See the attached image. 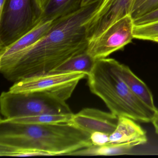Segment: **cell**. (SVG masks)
I'll use <instances>...</instances> for the list:
<instances>
[{
	"instance_id": "cell-1",
	"label": "cell",
	"mask_w": 158,
	"mask_h": 158,
	"mask_svg": "<svg viewBox=\"0 0 158 158\" xmlns=\"http://www.w3.org/2000/svg\"><path fill=\"white\" fill-rule=\"evenodd\" d=\"M102 0L54 20L48 32L31 47L0 58V72L9 81L50 73L70 58L85 52L87 27Z\"/></svg>"
},
{
	"instance_id": "cell-2",
	"label": "cell",
	"mask_w": 158,
	"mask_h": 158,
	"mask_svg": "<svg viewBox=\"0 0 158 158\" xmlns=\"http://www.w3.org/2000/svg\"><path fill=\"white\" fill-rule=\"evenodd\" d=\"M90 134L71 123L31 124L0 120V147L68 155L92 146Z\"/></svg>"
},
{
	"instance_id": "cell-3",
	"label": "cell",
	"mask_w": 158,
	"mask_h": 158,
	"mask_svg": "<svg viewBox=\"0 0 158 158\" xmlns=\"http://www.w3.org/2000/svg\"><path fill=\"white\" fill-rule=\"evenodd\" d=\"M118 62L110 58L96 60L87 76L89 89L118 117L125 116L141 123L152 122L157 110L150 108L132 93L117 72Z\"/></svg>"
},
{
	"instance_id": "cell-4",
	"label": "cell",
	"mask_w": 158,
	"mask_h": 158,
	"mask_svg": "<svg viewBox=\"0 0 158 158\" xmlns=\"http://www.w3.org/2000/svg\"><path fill=\"white\" fill-rule=\"evenodd\" d=\"M0 110L6 119L39 114H73L66 101L52 93H14L10 90L2 93Z\"/></svg>"
},
{
	"instance_id": "cell-5",
	"label": "cell",
	"mask_w": 158,
	"mask_h": 158,
	"mask_svg": "<svg viewBox=\"0 0 158 158\" xmlns=\"http://www.w3.org/2000/svg\"><path fill=\"white\" fill-rule=\"evenodd\" d=\"M42 13L37 0H6L0 10V49L9 47L35 27Z\"/></svg>"
},
{
	"instance_id": "cell-6",
	"label": "cell",
	"mask_w": 158,
	"mask_h": 158,
	"mask_svg": "<svg viewBox=\"0 0 158 158\" xmlns=\"http://www.w3.org/2000/svg\"><path fill=\"white\" fill-rule=\"evenodd\" d=\"M86 76V74L80 72H51L26 77L15 82L9 90L20 93L48 92L66 101L79 81Z\"/></svg>"
},
{
	"instance_id": "cell-7",
	"label": "cell",
	"mask_w": 158,
	"mask_h": 158,
	"mask_svg": "<svg viewBox=\"0 0 158 158\" xmlns=\"http://www.w3.org/2000/svg\"><path fill=\"white\" fill-rule=\"evenodd\" d=\"M135 25L131 15L113 24L101 35L89 42L87 52L95 60L107 58L132 42Z\"/></svg>"
},
{
	"instance_id": "cell-8",
	"label": "cell",
	"mask_w": 158,
	"mask_h": 158,
	"mask_svg": "<svg viewBox=\"0 0 158 158\" xmlns=\"http://www.w3.org/2000/svg\"><path fill=\"white\" fill-rule=\"evenodd\" d=\"M135 0H102L87 27L89 42L121 18L130 15Z\"/></svg>"
},
{
	"instance_id": "cell-9",
	"label": "cell",
	"mask_w": 158,
	"mask_h": 158,
	"mask_svg": "<svg viewBox=\"0 0 158 158\" xmlns=\"http://www.w3.org/2000/svg\"><path fill=\"white\" fill-rule=\"evenodd\" d=\"M118 117L112 113L85 108L73 114L70 123L89 134L101 132L110 135L117 125Z\"/></svg>"
},
{
	"instance_id": "cell-10",
	"label": "cell",
	"mask_w": 158,
	"mask_h": 158,
	"mask_svg": "<svg viewBox=\"0 0 158 158\" xmlns=\"http://www.w3.org/2000/svg\"><path fill=\"white\" fill-rule=\"evenodd\" d=\"M146 132L135 120L125 117H118L116 128L110 135L109 143H128L134 147L147 142Z\"/></svg>"
},
{
	"instance_id": "cell-11",
	"label": "cell",
	"mask_w": 158,
	"mask_h": 158,
	"mask_svg": "<svg viewBox=\"0 0 158 158\" xmlns=\"http://www.w3.org/2000/svg\"><path fill=\"white\" fill-rule=\"evenodd\" d=\"M117 71L123 81L133 94L150 108L154 110H158L155 107L153 96L149 89L128 66L118 62Z\"/></svg>"
},
{
	"instance_id": "cell-12",
	"label": "cell",
	"mask_w": 158,
	"mask_h": 158,
	"mask_svg": "<svg viewBox=\"0 0 158 158\" xmlns=\"http://www.w3.org/2000/svg\"><path fill=\"white\" fill-rule=\"evenodd\" d=\"M54 20L40 22L35 27L9 47L0 49V58L22 51L40 40L48 32Z\"/></svg>"
},
{
	"instance_id": "cell-13",
	"label": "cell",
	"mask_w": 158,
	"mask_h": 158,
	"mask_svg": "<svg viewBox=\"0 0 158 158\" xmlns=\"http://www.w3.org/2000/svg\"><path fill=\"white\" fill-rule=\"evenodd\" d=\"M83 0H48L40 22L52 21L71 14L82 7Z\"/></svg>"
},
{
	"instance_id": "cell-14",
	"label": "cell",
	"mask_w": 158,
	"mask_h": 158,
	"mask_svg": "<svg viewBox=\"0 0 158 158\" xmlns=\"http://www.w3.org/2000/svg\"><path fill=\"white\" fill-rule=\"evenodd\" d=\"M96 60L85 52L72 57L51 72H80L88 76L92 72Z\"/></svg>"
},
{
	"instance_id": "cell-15",
	"label": "cell",
	"mask_w": 158,
	"mask_h": 158,
	"mask_svg": "<svg viewBox=\"0 0 158 158\" xmlns=\"http://www.w3.org/2000/svg\"><path fill=\"white\" fill-rule=\"evenodd\" d=\"M134 146L128 143H108L102 146L92 145L71 153L70 155H115L127 154Z\"/></svg>"
},
{
	"instance_id": "cell-16",
	"label": "cell",
	"mask_w": 158,
	"mask_h": 158,
	"mask_svg": "<svg viewBox=\"0 0 158 158\" xmlns=\"http://www.w3.org/2000/svg\"><path fill=\"white\" fill-rule=\"evenodd\" d=\"M73 114H43L4 120L12 123L31 124L70 123Z\"/></svg>"
},
{
	"instance_id": "cell-17",
	"label": "cell",
	"mask_w": 158,
	"mask_h": 158,
	"mask_svg": "<svg viewBox=\"0 0 158 158\" xmlns=\"http://www.w3.org/2000/svg\"><path fill=\"white\" fill-rule=\"evenodd\" d=\"M158 35V21L141 25L135 26L133 29L134 39L150 40Z\"/></svg>"
},
{
	"instance_id": "cell-18",
	"label": "cell",
	"mask_w": 158,
	"mask_h": 158,
	"mask_svg": "<svg viewBox=\"0 0 158 158\" xmlns=\"http://www.w3.org/2000/svg\"><path fill=\"white\" fill-rule=\"evenodd\" d=\"M157 21H158V8L134 19V23L135 26L141 25Z\"/></svg>"
},
{
	"instance_id": "cell-19",
	"label": "cell",
	"mask_w": 158,
	"mask_h": 158,
	"mask_svg": "<svg viewBox=\"0 0 158 158\" xmlns=\"http://www.w3.org/2000/svg\"><path fill=\"white\" fill-rule=\"evenodd\" d=\"M110 135L104 132H93L90 134V140L93 145L102 146L109 143Z\"/></svg>"
},
{
	"instance_id": "cell-20",
	"label": "cell",
	"mask_w": 158,
	"mask_h": 158,
	"mask_svg": "<svg viewBox=\"0 0 158 158\" xmlns=\"http://www.w3.org/2000/svg\"><path fill=\"white\" fill-rule=\"evenodd\" d=\"M147 1H148V0H135L131 13H133V12L136 10L139 7H140L142 4H144L145 2H146Z\"/></svg>"
},
{
	"instance_id": "cell-21",
	"label": "cell",
	"mask_w": 158,
	"mask_h": 158,
	"mask_svg": "<svg viewBox=\"0 0 158 158\" xmlns=\"http://www.w3.org/2000/svg\"><path fill=\"white\" fill-rule=\"evenodd\" d=\"M152 122L155 128V132L157 135H158V110L156 111Z\"/></svg>"
},
{
	"instance_id": "cell-22",
	"label": "cell",
	"mask_w": 158,
	"mask_h": 158,
	"mask_svg": "<svg viewBox=\"0 0 158 158\" xmlns=\"http://www.w3.org/2000/svg\"><path fill=\"white\" fill-rule=\"evenodd\" d=\"M37 1L40 5V6H41V8L43 10L48 0H37Z\"/></svg>"
},
{
	"instance_id": "cell-23",
	"label": "cell",
	"mask_w": 158,
	"mask_h": 158,
	"mask_svg": "<svg viewBox=\"0 0 158 158\" xmlns=\"http://www.w3.org/2000/svg\"><path fill=\"white\" fill-rule=\"evenodd\" d=\"M97 0H83L82 3V7L88 5L93 2L96 1Z\"/></svg>"
},
{
	"instance_id": "cell-24",
	"label": "cell",
	"mask_w": 158,
	"mask_h": 158,
	"mask_svg": "<svg viewBox=\"0 0 158 158\" xmlns=\"http://www.w3.org/2000/svg\"><path fill=\"white\" fill-rule=\"evenodd\" d=\"M150 41H153V42L158 43V35L153 37H152V38L150 40Z\"/></svg>"
},
{
	"instance_id": "cell-25",
	"label": "cell",
	"mask_w": 158,
	"mask_h": 158,
	"mask_svg": "<svg viewBox=\"0 0 158 158\" xmlns=\"http://www.w3.org/2000/svg\"><path fill=\"white\" fill-rule=\"evenodd\" d=\"M6 0H0V10L2 9Z\"/></svg>"
}]
</instances>
